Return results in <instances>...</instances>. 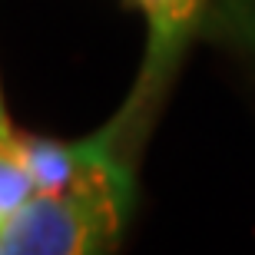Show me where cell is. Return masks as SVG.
Wrapping results in <instances>:
<instances>
[{"instance_id":"cell-1","label":"cell","mask_w":255,"mask_h":255,"mask_svg":"<svg viewBox=\"0 0 255 255\" xmlns=\"http://www.w3.org/2000/svg\"><path fill=\"white\" fill-rule=\"evenodd\" d=\"M123 129L106 123L80 139L76 172L0 212V255H113L136 206Z\"/></svg>"}]
</instances>
